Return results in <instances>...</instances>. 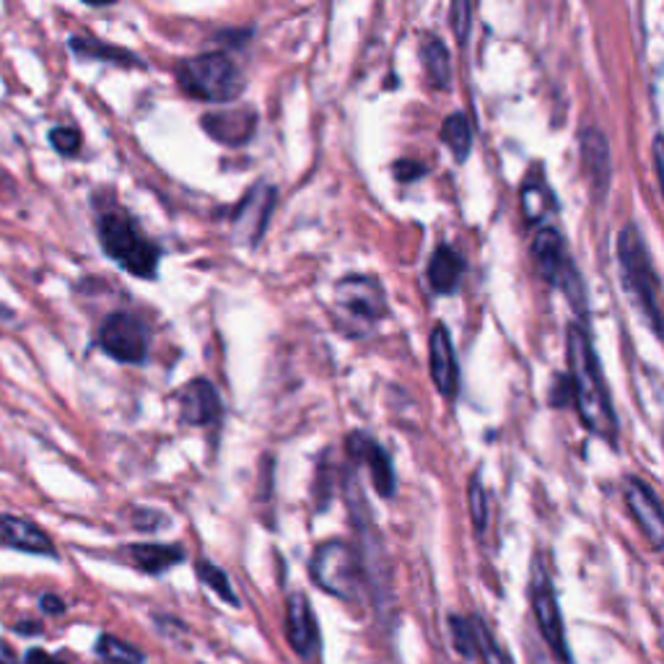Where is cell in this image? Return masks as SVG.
Returning <instances> with one entry per match:
<instances>
[{
  "instance_id": "16",
  "label": "cell",
  "mask_w": 664,
  "mask_h": 664,
  "mask_svg": "<svg viewBox=\"0 0 664 664\" xmlns=\"http://www.w3.org/2000/svg\"><path fill=\"white\" fill-rule=\"evenodd\" d=\"M0 540L22 553L47 555V558H56L58 555L56 545L47 538L42 527H37L29 519L13 517V514H3V517H0Z\"/></svg>"
},
{
  "instance_id": "11",
  "label": "cell",
  "mask_w": 664,
  "mask_h": 664,
  "mask_svg": "<svg viewBox=\"0 0 664 664\" xmlns=\"http://www.w3.org/2000/svg\"><path fill=\"white\" fill-rule=\"evenodd\" d=\"M348 454L356 459L358 465L369 467L371 483H374L377 493L384 499H392L397 491V478L395 467H392L390 454L384 452V446L377 442L374 436L364 431H354L348 436Z\"/></svg>"
},
{
  "instance_id": "5",
  "label": "cell",
  "mask_w": 664,
  "mask_h": 664,
  "mask_svg": "<svg viewBox=\"0 0 664 664\" xmlns=\"http://www.w3.org/2000/svg\"><path fill=\"white\" fill-rule=\"evenodd\" d=\"M311 581L332 598L356 600L361 592L364 564L361 555L343 540H328L317 548L309 561Z\"/></svg>"
},
{
  "instance_id": "26",
  "label": "cell",
  "mask_w": 664,
  "mask_h": 664,
  "mask_svg": "<svg viewBox=\"0 0 664 664\" xmlns=\"http://www.w3.org/2000/svg\"><path fill=\"white\" fill-rule=\"evenodd\" d=\"M195 574H198V579L202 581V585L211 587L213 592L219 594L223 602H226V605L239 607V598L234 594L232 581H229V576L223 568L211 564V561H198V564H195Z\"/></svg>"
},
{
  "instance_id": "7",
  "label": "cell",
  "mask_w": 664,
  "mask_h": 664,
  "mask_svg": "<svg viewBox=\"0 0 664 664\" xmlns=\"http://www.w3.org/2000/svg\"><path fill=\"white\" fill-rule=\"evenodd\" d=\"M335 302L348 320L371 328L388 315V299L374 278L369 275H345L335 286Z\"/></svg>"
},
{
  "instance_id": "14",
  "label": "cell",
  "mask_w": 664,
  "mask_h": 664,
  "mask_svg": "<svg viewBox=\"0 0 664 664\" xmlns=\"http://www.w3.org/2000/svg\"><path fill=\"white\" fill-rule=\"evenodd\" d=\"M219 390L208 379H193L180 392V418L187 426H213L221 421Z\"/></svg>"
},
{
  "instance_id": "10",
  "label": "cell",
  "mask_w": 664,
  "mask_h": 664,
  "mask_svg": "<svg viewBox=\"0 0 664 664\" xmlns=\"http://www.w3.org/2000/svg\"><path fill=\"white\" fill-rule=\"evenodd\" d=\"M623 496H626L628 512L634 514L636 525L649 540L654 551H664V509L656 499V493L639 478H628L623 485Z\"/></svg>"
},
{
  "instance_id": "36",
  "label": "cell",
  "mask_w": 664,
  "mask_h": 664,
  "mask_svg": "<svg viewBox=\"0 0 664 664\" xmlns=\"http://www.w3.org/2000/svg\"><path fill=\"white\" fill-rule=\"evenodd\" d=\"M39 607H42V613H47V615H63L65 613V602L52 592L42 594V600H39Z\"/></svg>"
},
{
  "instance_id": "18",
  "label": "cell",
  "mask_w": 664,
  "mask_h": 664,
  "mask_svg": "<svg viewBox=\"0 0 664 664\" xmlns=\"http://www.w3.org/2000/svg\"><path fill=\"white\" fill-rule=\"evenodd\" d=\"M581 164H585L587 177L592 180V185L598 193L605 195V189L610 185V172H613V164H610V146L605 133L600 127H587L581 133Z\"/></svg>"
},
{
  "instance_id": "1",
  "label": "cell",
  "mask_w": 664,
  "mask_h": 664,
  "mask_svg": "<svg viewBox=\"0 0 664 664\" xmlns=\"http://www.w3.org/2000/svg\"><path fill=\"white\" fill-rule=\"evenodd\" d=\"M566 356H568V382H571V397L579 410L581 421L589 431L613 442L618 433L613 403H610L607 388L602 382L598 356H594L589 332L579 322L568 324L566 335Z\"/></svg>"
},
{
  "instance_id": "28",
  "label": "cell",
  "mask_w": 664,
  "mask_h": 664,
  "mask_svg": "<svg viewBox=\"0 0 664 664\" xmlns=\"http://www.w3.org/2000/svg\"><path fill=\"white\" fill-rule=\"evenodd\" d=\"M452 628V641L454 649L465 656V660H472L478 652V639H476V623L472 618H459V615H452L450 618Z\"/></svg>"
},
{
  "instance_id": "2",
  "label": "cell",
  "mask_w": 664,
  "mask_h": 664,
  "mask_svg": "<svg viewBox=\"0 0 664 664\" xmlns=\"http://www.w3.org/2000/svg\"><path fill=\"white\" fill-rule=\"evenodd\" d=\"M97 236L104 255L118 262L125 273L144 278V281H151L159 273V244L148 239L138 221L122 208H110L99 216Z\"/></svg>"
},
{
  "instance_id": "12",
  "label": "cell",
  "mask_w": 664,
  "mask_h": 664,
  "mask_svg": "<svg viewBox=\"0 0 664 664\" xmlns=\"http://www.w3.org/2000/svg\"><path fill=\"white\" fill-rule=\"evenodd\" d=\"M202 131L223 146H244L257 133V112L249 107H229V110H213L200 118Z\"/></svg>"
},
{
  "instance_id": "8",
  "label": "cell",
  "mask_w": 664,
  "mask_h": 664,
  "mask_svg": "<svg viewBox=\"0 0 664 664\" xmlns=\"http://www.w3.org/2000/svg\"><path fill=\"white\" fill-rule=\"evenodd\" d=\"M530 600H532L534 620H538V628L540 634H543L545 643L553 649V654L558 656V660L571 662V656H568V643L564 631V618H561L558 598H555L551 576L545 574L543 566H534L532 571Z\"/></svg>"
},
{
  "instance_id": "13",
  "label": "cell",
  "mask_w": 664,
  "mask_h": 664,
  "mask_svg": "<svg viewBox=\"0 0 664 664\" xmlns=\"http://www.w3.org/2000/svg\"><path fill=\"white\" fill-rule=\"evenodd\" d=\"M286 636L288 643L294 647V652L304 656V660H311L317 652H320V626H317L315 610H311V602L307 594L294 592L286 602Z\"/></svg>"
},
{
  "instance_id": "23",
  "label": "cell",
  "mask_w": 664,
  "mask_h": 664,
  "mask_svg": "<svg viewBox=\"0 0 664 664\" xmlns=\"http://www.w3.org/2000/svg\"><path fill=\"white\" fill-rule=\"evenodd\" d=\"M421 60L426 73H429L431 84L436 86V89H446L452 81V63H450V50H446V45L439 37H423L421 42Z\"/></svg>"
},
{
  "instance_id": "17",
  "label": "cell",
  "mask_w": 664,
  "mask_h": 664,
  "mask_svg": "<svg viewBox=\"0 0 664 664\" xmlns=\"http://www.w3.org/2000/svg\"><path fill=\"white\" fill-rule=\"evenodd\" d=\"M532 253H534V260H538V268H540V273H543L545 281L553 283V286H561V281H564V275L568 273V268H571V260H568L564 253L561 234L555 232L553 226H543L538 234H534Z\"/></svg>"
},
{
  "instance_id": "25",
  "label": "cell",
  "mask_w": 664,
  "mask_h": 664,
  "mask_svg": "<svg viewBox=\"0 0 664 664\" xmlns=\"http://www.w3.org/2000/svg\"><path fill=\"white\" fill-rule=\"evenodd\" d=\"M97 654L107 664H144L146 662V654L140 652L138 647H133V643L122 641L112 634H101L99 636Z\"/></svg>"
},
{
  "instance_id": "4",
  "label": "cell",
  "mask_w": 664,
  "mask_h": 664,
  "mask_svg": "<svg viewBox=\"0 0 664 664\" xmlns=\"http://www.w3.org/2000/svg\"><path fill=\"white\" fill-rule=\"evenodd\" d=\"M618 260H620V278L623 283H626L631 299L636 302V307L641 309V315L647 317V322L652 324L656 335H664V320L660 304H656V278L639 229H636L634 223L620 229Z\"/></svg>"
},
{
  "instance_id": "37",
  "label": "cell",
  "mask_w": 664,
  "mask_h": 664,
  "mask_svg": "<svg viewBox=\"0 0 664 664\" xmlns=\"http://www.w3.org/2000/svg\"><path fill=\"white\" fill-rule=\"evenodd\" d=\"M13 631H16L19 636H39L42 634V623L39 620H22L13 626Z\"/></svg>"
},
{
  "instance_id": "24",
  "label": "cell",
  "mask_w": 664,
  "mask_h": 664,
  "mask_svg": "<svg viewBox=\"0 0 664 664\" xmlns=\"http://www.w3.org/2000/svg\"><path fill=\"white\" fill-rule=\"evenodd\" d=\"M442 140L450 146L457 161H465L472 151V127L463 112H452L442 125Z\"/></svg>"
},
{
  "instance_id": "19",
  "label": "cell",
  "mask_w": 664,
  "mask_h": 664,
  "mask_svg": "<svg viewBox=\"0 0 664 664\" xmlns=\"http://www.w3.org/2000/svg\"><path fill=\"white\" fill-rule=\"evenodd\" d=\"M127 555L144 574H167L185 561V548L182 545H161V543H138L127 548Z\"/></svg>"
},
{
  "instance_id": "29",
  "label": "cell",
  "mask_w": 664,
  "mask_h": 664,
  "mask_svg": "<svg viewBox=\"0 0 664 664\" xmlns=\"http://www.w3.org/2000/svg\"><path fill=\"white\" fill-rule=\"evenodd\" d=\"M467 506H470V519H472V525H476V530L485 532V527H488V496H485L483 480H480L478 476H472L470 483H467Z\"/></svg>"
},
{
  "instance_id": "21",
  "label": "cell",
  "mask_w": 664,
  "mask_h": 664,
  "mask_svg": "<svg viewBox=\"0 0 664 664\" xmlns=\"http://www.w3.org/2000/svg\"><path fill=\"white\" fill-rule=\"evenodd\" d=\"M67 47H71V52H76L78 58H97V60H107V63H112V65L144 67V60H140L138 56H133L131 50H125V47H110V45L99 42V39L71 37L67 39Z\"/></svg>"
},
{
  "instance_id": "31",
  "label": "cell",
  "mask_w": 664,
  "mask_h": 664,
  "mask_svg": "<svg viewBox=\"0 0 664 664\" xmlns=\"http://www.w3.org/2000/svg\"><path fill=\"white\" fill-rule=\"evenodd\" d=\"M450 19H452V32L457 34V42L465 45L467 37H470V26H472V5L467 3V0H457V3H452Z\"/></svg>"
},
{
  "instance_id": "3",
  "label": "cell",
  "mask_w": 664,
  "mask_h": 664,
  "mask_svg": "<svg viewBox=\"0 0 664 664\" xmlns=\"http://www.w3.org/2000/svg\"><path fill=\"white\" fill-rule=\"evenodd\" d=\"M177 84L189 97L211 101V104L234 101L244 91L242 71L223 52H202L182 60L177 65Z\"/></svg>"
},
{
  "instance_id": "34",
  "label": "cell",
  "mask_w": 664,
  "mask_h": 664,
  "mask_svg": "<svg viewBox=\"0 0 664 664\" xmlns=\"http://www.w3.org/2000/svg\"><path fill=\"white\" fill-rule=\"evenodd\" d=\"M426 169L421 164H416V161H397L395 164V177L399 182H413L416 177H421Z\"/></svg>"
},
{
  "instance_id": "6",
  "label": "cell",
  "mask_w": 664,
  "mask_h": 664,
  "mask_svg": "<svg viewBox=\"0 0 664 664\" xmlns=\"http://www.w3.org/2000/svg\"><path fill=\"white\" fill-rule=\"evenodd\" d=\"M97 345L120 364H144L151 351V332L138 315L114 311L101 322Z\"/></svg>"
},
{
  "instance_id": "15",
  "label": "cell",
  "mask_w": 664,
  "mask_h": 664,
  "mask_svg": "<svg viewBox=\"0 0 664 664\" xmlns=\"http://www.w3.org/2000/svg\"><path fill=\"white\" fill-rule=\"evenodd\" d=\"M429 364H431V379L436 390L442 392L446 399L457 395L459 388V369L457 356H454L452 335L444 324H436L429 337Z\"/></svg>"
},
{
  "instance_id": "32",
  "label": "cell",
  "mask_w": 664,
  "mask_h": 664,
  "mask_svg": "<svg viewBox=\"0 0 664 664\" xmlns=\"http://www.w3.org/2000/svg\"><path fill=\"white\" fill-rule=\"evenodd\" d=\"M133 525H135V530H140V532H153V530H159V527L167 525V517L153 509H144V506H138V509L133 512Z\"/></svg>"
},
{
  "instance_id": "33",
  "label": "cell",
  "mask_w": 664,
  "mask_h": 664,
  "mask_svg": "<svg viewBox=\"0 0 664 664\" xmlns=\"http://www.w3.org/2000/svg\"><path fill=\"white\" fill-rule=\"evenodd\" d=\"M652 156H654V172H656V180H660L662 198H664V135L662 133L654 138Z\"/></svg>"
},
{
  "instance_id": "27",
  "label": "cell",
  "mask_w": 664,
  "mask_h": 664,
  "mask_svg": "<svg viewBox=\"0 0 664 664\" xmlns=\"http://www.w3.org/2000/svg\"><path fill=\"white\" fill-rule=\"evenodd\" d=\"M476 623V639H478V654L483 656V664H514L512 656L506 654V649L496 641V636L491 634V628L485 626L480 618H472Z\"/></svg>"
},
{
  "instance_id": "38",
  "label": "cell",
  "mask_w": 664,
  "mask_h": 664,
  "mask_svg": "<svg viewBox=\"0 0 664 664\" xmlns=\"http://www.w3.org/2000/svg\"><path fill=\"white\" fill-rule=\"evenodd\" d=\"M0 664H19V654L13 652L9 641L0 639Z\"/></svg>"
},
{
  "instance_id": "35",
  "label": "cell",
  "mask_w": 664,
  "mask_h": 664,
  "mask_svg": "<svg viewBox=\"0 0 664 664\" xmlns=\"http://www.w3.org/2000/svg\"><path fill=\"white\" fill-rule=\"evenodd\" d=\"M24 664H67V660H60L56 654H47L45 649H29L24 654Z\"/></svg>"
},
{
  "instance_id": "20",
  "label": "cell",
  "mask_w": 664,
  "mask_h": 664,
  "mask_svg": "<svg viewBox=\"0 0 664 664\" xmlns=\"http://www.w3.org/2000/svg\"><path fill=\"white\" fill-rule=\"evenodd\" d=\"M465 262L463 255L457 249H452L450 244H442L429 260V283L436 294H454V288L459 286V278H463Z\"/></svg>"
},
{
  "instance_id": "9",
  "label": "cell",
  "mask_w": 664,
  "mask_h": 664,
  "mask_svg": "<svg viewBox=\"0 0 664 664\" xmlns=\"http://www.w3.org/2000/svg\"><path fill=\"white\" fill-rule=\"evenodd\" d=\"M275 200L278 189L270 185V182H257V185H253V189L244 195L242 202L232 213V229L236 239L247 244V247H257V242L266 234L270 216H273Z\"/></svg>"
},
{
  "instance_id": "22",
  "label": "cell",
  "mask_w": 664,
  "mask_h": 664,
  "mask_svg": "<svg viewBox=\"0 0 664 664\" xmlns=\"http://www.w3.org/2000/svg\"><path fill=\"white\" fill-rule=\"evenodd\" d=\"M519 206L525 219L530 223H540L545 216H551L555 211V198L551 193V187L545 185V180L530 177L525 185L519 187Z\"/></svg>"
},
{
  "instance_id": "30",
  "label": "cell",
  "mask_w": 664,
  "mask_h": 664,
  "mask_svg": "<svg viewBox=\"0 0 664 664\" xmlns=\"http://www.w3.org/2000/svg\"><path fill=\"white\" fill-rule=\"evenodd\" d=\"M50 144L60 156H76L81 151L84 138H81L78 127H52Z\"/></svg>"
}]
</instances>
